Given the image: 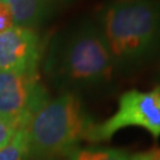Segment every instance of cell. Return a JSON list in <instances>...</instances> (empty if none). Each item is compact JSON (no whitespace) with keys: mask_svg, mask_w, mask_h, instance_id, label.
Segmentation results:
<instances>
[{"mask_svg":"<svg viewBox=\"0 0 160 160\" xmlns=\"http://www.w3.org/2000/svg\"><path fill=\"white\" fill-rule=\"evenodd\" d=\"M115 65L133 69L160 52V0H116L98 14Z\"/></svg>","mask_w":160,"mask_h":160,"instance_id":"cell-1","label":"cell"},{"mask_svg":"<svg viewBox=\"0 0 160 160\" xmlns=\"http://www.w3.org/2000/svg\"><path fill=\"white\" fill-rule=\"evenodd\" d=\"M115 67L98 24L84 19L58 34L48 59L49 72L62 84L94 88L107 83Z\"/></svg>","mask_w":160,"mask_h":160,"instance_id":"cell-2","label":"cell"},{"mask_svg":"<svg viewBox=\"0 0 160 160\" xmlns=\"http://www.w3.org/2000/svg\"><path fill=\"white\" fill-rule=\"evenodd\" d=\"M95 122L72 92L48 100L25 128L30 160H69Z\"/></svg>","mask_w":160,"mask_h":160,"instance_id":"cell-3","label":"cell"},{"mask_svg":"<svg viewBox=\"0 0 160 160\" xmlns=\"http://www.w3.org/2000/svg\"><path fill=\"white\" fill-rule=\"evenodd\" d=\"M126 127H141L155 140L160 138V86L141 92L131 89L119 97L118 109L102 123H95L88 141H108Z\"/></svg>","mask_w":160,"mask_h":160,"instance_id":"cell-4","label":"cell"},{"mask_svg":"<svg viewBox=\"0 0 160 160\" xmlns=\"http://www.w3.org/2000/svg\"><path fill=\"white\" fill-rule=\"evenodd\" d=\"M48 100L38 71L0 70V118L17 129L26 128L30 119Z\"/></svg>","mask_w":160,"mask_h":160,"instance_id":"cell-5","label":"cell"},{"mask_svg":"<svg viewBox=\"0 0 160 160\" xmlns=\"http://www.w3.org/2000/svg\"><path fill=\"white\" fill-rule=\"evenodd\" d=\"M40 42L32 29L12 26L0 33V70L38 71Z\"/></svg>","mask_w":160,"mask_h":160,"instance_id":"cell-6","label":"cell"},{"mask_svg":"<svg viewBox=\"0 0 160 160\" xmlns=\"http://www.w3.org/2000/svg\"><path fill=\"white\" fill-rule=\"evenodd\" d=\"M8 6L16 26L32 29L45 18L49 0H0Z\"/></svg>","mask_w":160,"mask_h":160,"instance_id":"cell-7","label":"cell"},{"mask_svg":"<svg viewBox=\"0 0 160 160\" xmlns=\"http://www.w3.org/2000/svg\"><path fill=\"white\" fill-rule=\"evenodd\" d=\"M0 160H30L25 128L18 129L11 141L0 149Z\"/></svg>","mask_w":160,"mask_h":160,"instance_id":"cell-8","label":"cell"},{"mask_svg":"<svg viewBox=\"0 0 160 160\" xmlns=\"http://www.w3.org/2000/svg\"><path fill=\"white\" fill-rule=\"evenodd\" d=\"M132 154L118 148H78L69 160H131Z\"/></svg>","mask_w":160,"mask_h":160,"instance_id":"cell-9","label":"cell"},{"mask_svg":"<svg viewBox=\"0 0 160 160\" xmlns=\"http://www.w3.org/2000/svg\"><path fill=\"white\" fill-rule=\"evenodd\" d=\"M17 131L18 129L12 123L0 118V149L5 147L11 141V139Z\"/></svg>","mask_w":160,"mask_h":160,"instance_id":"cell-10","label":"cell"},{"mask_svg":"<svg viewBox=\"0 0 160 160\" xmlns=\"http://www.w3.org/2000/svg\"><path fill=\"white\" fill-rule=\"evenodd\" d=\"M12 26H14V23H13L11 11L8 6L4 4L2 1H0V33L11 29Z\"/></svg>","mask_w":160,"mask_h":160,"instance_id":"cell-11","label":"cell"},{"mask_svg":"<svg viewBox=\"0 0 160 160\" xmlns=\"http://www.w3.org/2000/svg\"><path fill=\"white\" fill-rule=\"evenodd\" d=\"M131 160H160V148L149 151L146 153H138L132 155Z\"/></svg>","mask_w":160,"mask_h":160,"instance_id":"cell-12","label":"cell"},{"mask_svg":"<svg viewBox=\"0 0 160 160\" xmlns=\"http://www.w3.org/2000/svg\"><path fill=\"white\" fill-rule=\"evenodd\" d=\"M63 1H69V0H63Z\"/></svg>","mask_w":160,"mask_h":160,"instance_id":"cell-13","label":"cell"}]
</instances>
